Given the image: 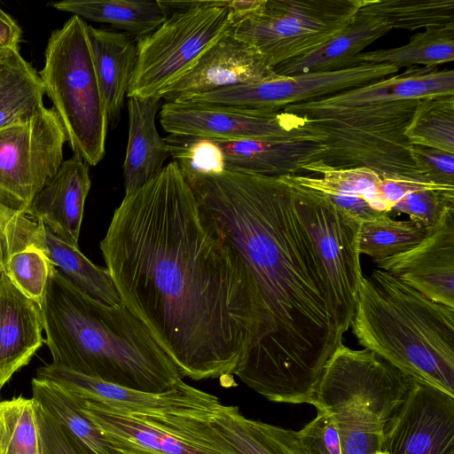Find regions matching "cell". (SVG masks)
Returning a JSON list of instances; mask_svg holds the SVG:
<instances>
[{
	"label": "cell",
	"instance_id": "1",
	"mask_svg": "<svg viewBox=\"0 0 454 454\" xmlns=\"http://www.w3.org/2000/svg\"><path fill=\"white\" fill-rule=\"evenodd\" d=\"M100 249L121 302L182 376L235 384L270 321L247 264L176 160L124 195Z\"/></svg>",
	"mask_w": 454,
	"mask_h": 454
},
{
	"label": "cell",
	"instance_id": "2",
	"mask_svg": "<svg viewBox=\"0 0 454 454\" xmlns=\"http://www.w3.org/2000/svg\"><path fill=\"white\" fill-rule=\"evenodd\" d=\"M247 264L270 321L235 375L269 401L310 404L340 344L329 286L281 177L183 172Z\"/></svg>",
	"mask_w": 454,
	"mask_h": 454
},
{
	"label": "cell",
	"instance_id": "3",
	"mask_svg": "<svg viewBox=\"0 0 454 454\" xmlns=\"http://www.w3.org/2000/svg\"><path fill=\"white\" fill-rule=\"evenodd\" d=\"M52 364L128 388L161 392L183 380L148 328L122 302L80 291L54 267L41 303Z\"/></svg>",
	"mask_w": 454,
	"mask_h": 454
},
{
	"label": "cell",
	"instance_id": "4",
	"mask_svg": "<svg viewBox=\"0 0 454 454\" xmlns=\"http://www.w3.org/2000/svg\"><path fill=\"white\" fill-rule=\"evenodd\" d=\"M350 327L409 378L454 395V308L376 269L362 277Z\"/></svg>",
	"mask_w": 454,
	"mask_h": 454
},
{
	"label": "cell",
	"instance_id": "5",
	"mask_svg": "<svg viewBox=\"0 0 454 454\" xmlns=\"http://www.w3.org/2000/svg\"><path fill=\"white\" fill-rule=\"evenodd\" d=\"M412 380L373 351L341 343L326 364L310 404L332 417L342 454H380L386 424Z\"/></svg>",
	"mask_w": 454,
	"mask_h": 454
},
{
	"label": "cell",
	"instance_id": "6",
	"mask_svg": "<svg viewBox=\"0 0 454 454\" xmlns=\"http://www.w3.org/2000/svg\"><path fill=\"white\" fill-rule=\"evenodd\" d=\"M418 99L358 106H325L315 101L285 112L305 117L325 137L321 160L335 168H366L381 178L427 182L414 164L405 129ZM429 183V182H428Z\"/></svg>",
	"mask_w": 454,
	"mask_h": 454
},
{
	"label": "cell",
	"instance_id": "7",
	"mask_svg": "<svg viewBox=\"0 0 454 454\" xmlns=\"http://www.w3.org/2000/svg\"><path fill=\"white\" fill-rule=\"evenodd\" d=\"M87 27L82 18L73 15L51 33L39 75L73 153L96 166L105 156L109 123Z\"/></svg>",
	"mask_w": 454,
	"mask_h": 454
},
{
	"label": "cell",
	"instance_id": "8",
	"mask_svg": "<svg viewBox=\"0 0 454 454\" xmlns=\"http://www.w3.org/2000/svg\"><path fill=\"white\" fill-rule=\"evenodd\" d=\"M158 3L167 19L137 41V61L127 98H160L210 45L231 30L229 1Z\"/></svg>",
	"mask_w": 454,
	"mask_h": 454
},
{
	"label": "cell",
	"instance_id": "9",
	"mask_svg": "<svg viewBox=\"0 0 454 454\" xmlns=\"http://www.w3.org/2000/svg\"><path fill=\"white\" fill-rule=\"evenodd\" d=\"M364 0H262L231 32L274 68L317 50L341 32Z\"/></svg>",
	"mask_w": 454,
	"mask_h": 454
},
{
	"label": "cell",
	"instance_id": "10",
	"mask_svg": "<svg viewBox=\"0 0 454 454\" xmlns=\"http://www.w3.org/2000/svg\"><path fill=\"white\" fill-rule=\"evenodd\" d=\"M71 398L113 454H239L211 419L126 413Z\"/></svg>",
	"mask_w": 454,
	"mask_h": 454
},
{
	"label": "cell",
	"instance_id": "11",
	"mask_svg": "<svg viewBox=\"0 0 454 454\" xmlns=\"http://www.w3.org/2000/svg\"><path fill=\"white\" fill-rule=\"evenodd\" d=\"M289 184L297 215L326 278L338 329L344 335L354 318L363 277L358 247L362 223L325 199Z\"/></svg>",
	"mask_w": 454,
	"mask_h": 454
},
{
	"label": "cell",
	"instance_id": "12",
	"mask_svg": "<svg viewBox=\"0 0 454 454\" xmlns=\"http://www.w3.org/2000/svg\"><path fill=\"white\" fill-rule=\"evenodd\" d=\"M66 142L52 107L1 127L0 206L27 214L35 195L63 162Z\"/></svg>",
	"mask_w": 454,
	"mask_h": 454
},
{
	"label": "cell",
	"instance_id": "13",
	"mask_svg": "<svg viewBox=\"0 0 454 454\" xmlns=\"http://www.w3.org/2000/svg\"><path fill=\"white\" fill-rule=\"evenodd\" d=\"M388 64H361L330 72L278 75L257 83L229 86L194 96L187 100L247 109H275L362 87L398 74ZM186 101V100H184Z\"/></svg>",
	"mask_w": 454,
	"mask_h": 454
},
{
	"label": "cell",
	"instance_id": "14",
	"mask_svg": "<svg viewBox=\"0 0 454 454\" xmlns=\"http://www.w3.org/2000/svg\"><path fill=\"white\" fill-rule=\"evenodd\" d=\"M35 378L55 384L74 399L126 413L214 419L223 404L216 395L196 388L184 380L161 392H145L83 375L52 363L39 367Z\"/></svg>",
	"mask_w": 454,
	"mask_h": 454
},
{
	"label": "cell",
	"instance_id": "15",
	"mask_svg": "<svg viewBox=\"0 0 454 454\" xmlns=\"http://www.w3.org/2000/svg\"><path fill=\"white\" fill-rule=\"evenodd\" d=\"M160 121L170 135L221 140L281 136L316 129L312 121L284 110L247 109L195 101L165 102Z\"/></svg>",
	"mask_w": 454,
	"mask_h": 454
},
{
	"label": "cell",
	"instance_id": "16",
	"mask_svg": "<svg viewBox=\"0 0 454 454\" xmlns=\"http://www.w3.org/2000/svg\"><path fill=\"white\" fill-rule=\"evenodd\" d=\"M380 454H454V395L412 380L386 424Z\"/></svg>",
	"mask_w": 454,
	"mask_h": 454
},
{
	"label": "cell",
	"instance_id": "17",
	"mask_svg": "<svg viewBox=\"0 0 454 454\" xmlns=\"http://www.w3.org/2000/svg\"><path fill=\"white\" fill-rule=\"evenodd\" d=\"M278 75L255 48L230 31L168 85L160 98L166 102L184 101L221 88L257 83Z\"/></svg>",
	"mask_w": 454,
	"mask_h": 454
},
{
	"label": "cell",
	"instance_id": "18",
	"mask_svg": "<svg viewBox=\"0 0 454 454\" xmlns=\"http://www.w3.org/2000/svg\"><path fill=\"white\" fill-rule=\"evenodd\" d=\"M376 265L428 299L454 308V209L420 243Z\"/></svg>",
	"mask_w": 454,
	"mask_h": 454
},
{
	"label": "cell",
	"instance_id": "19",
	"mask_svg": "<svg viewBox=\"0 0 454 454\" xmlns=\"http://www.w3.org/2000/svg\"><path fill=\"white\" fill-rule=\"evenodd\" d=\"M212 140L223 153L224 170L276 177L299 174L321 160L326 149L325 137L317 127L281 136Z\"/></svg>",
	"mask_w": 454,
	"mask_h": 454
},
{
	"label": "cell",
	"instance_id": "20",
	"mask_svg": "<svg viewBox=\"0 0 454 454\" xmlns=\"http://www.w3.org/2000/svg\"><path fill=\"white\" fill-rule=\"evenodd\" d=\"M302 171L314 175L294 174L280 177L325 199L361 223L389 215L379 192L381 177L374 171L366 168H335L321 160L306 165Z\"/></svg>",
	"mask_w": 454,
	"mask_h": 454
},
{
	"label": "cell",
	"instance_id": "21",
	"mask_svg": "<svg viewBox=\"0 0 454 454\" xmlns=\"http://www.w3.org/2000/svg\"><path fill=\"white\" fill-rule=\"evenodd\" d=\"M89 164L79 155L63 160L32 200L27 214L67 244L78 247L85 200L90 189Z\"/></svg>",
	"mask_w": 454,
	"mask_h": 454
},
{
	"label": "cell",
	"instance_id": "22",
	"mask_svg": "<svg viewBox=\"0 0 454 454\" xmlns=\"http://www.w3.org/2000/svg\"><path fill=\"white\" fill-rule=\"evenodd\" d=\"M41 305L0 272V388L43 345Z\"/></svg>",
	"mask_w": 454,
	"mask_h": 454
},
{
	"label": "cell",
	"instance_id": "23",
	"mask_svg": "<svg viewBox=\"0 0 454 454\" xmlns=\"http://www.w3.org/2000/svg\"><path fill=\"white\" fill-rule=\"evenodd\" d=\"M129 133L123 163L125 194L140 188L164 168L170 156L168 144L156 127L160 97L127 98Z\"/></svg>",
	"mask_w": 454,
	"mask_h": 454
},
{
	"label": "cell",
	"instance_id": "24",
	"mask_svg": "<svg viewBox=\"0 0 454 454\" xmlns=\"http://www.w3.org/2000/svg\"><path fill=\"white\" fill-rule=\"evenodd\" d=\"M92 62L106 106L108 123L121 119L124 99L137 61L135 39L126 33L87 27Z\"/></svg>",
	"mask_w": 454,
	"mask_h": 454
},
{
	"label": "cell",
	"instance_id": "25",
	"mask_svg": "<svg viewBox=\"0 0 454 454\" xmlns=\"http://www.w3.org/2000/svg\"><path fill=\"white\" fill-rule=\"evenodd\" d=\"M454 95V71L412 67L380 81L315 100L325 106H358Z\"/></svg>",
	"mask_w": 454,
	"mask_h": 454
},
{
	"label": "cell",
	"instance_id": "26",
	"mask_svg": "<svg viewBox=\"0 0 454 454\" xmlns=\"http://www.w3.org/2000/svg\"><path fill=\"white\" fill-rule=\"evenodd\" d=\"M392 30L384 19L358 12L349 24L315 51L274 67L282 76L338 71L357 66L356 56Z\"/></svg>",
	"mask_w": 454,
	"mask_h": 454
},
{
	"label": "cell",
	"instance_id": "27",
	"mask_svg": "<svg viewBox=\"0 0 454 454\" xmlns=\"http://www.w3.org/2000/svg\"><path fill=\"white\" fill-rule=\"evenodd\" d=\"M31 245L39 247L63 277L90 298L109 306L121 303L108 270L94 264L79 247L67 244L40 222Z\"/></svg>",
	"mask_w": 454,
	"mask_h": 454
},
{
	"label": "cell",
	"instance_id": "28",
	"mask_svg": "<svg viewBox=\"0 0 454 454\" xmlns=\"http://www.w3.org/2000/svg\"><path fill=\"white\" fill-rule=\"evenodd\" d=\"M212 422L239 454H309L297 431L248 419L238 406L222 404Z\"/></svg>",
	"mask_w": 454,
	"mask_h": 454
},
{
	"label": "cell",
	"instance_id": "29",
	"mask_svg": "<svg viewBox=\"0 0 454 454\" xmlns=\"http://www.w3.org/2000/svg\"><path fill=\"white\" fill-rule=\"evenodd\" d=\"M50 4L82 20L110 24L136 41L153 33L167 19L158 1L66 0Z\"/></svg>",
	"mask_w": 454,
	"mask_h": 454
},
{
	"label": "cell",
	"instance_id": "30",
	"mask_svg": "<svg viewBox=\"0 0 454 454\" xmlns=\"http://www.w3.org/2000/svg\"><path fill=\"white\" fill-rule=\"evenodd\" d=\"M43 95L39 73L20 51L0 58V128L43 109Z\"/></svg>",
	"mask_w": 454,
	"mask_h": 454
},
{
	"label": "cell",
	"instance_id": "31",
	"mask_svg": "<svg viewBox=\"0 0 454 454\" xmlns=\"http://www.w3.org/2000/svg\"><path fill=\"white\" fill-rule=\"evenodd\" d=\"M32 397L55 420L81 454H113L94 424L53 383L33 378Z\"/></svg>",
	"mask_w": 454,
	"mask_h": 454
},
{
	"label": "cell",
	"instance_id": "32",
	"mask_svg": "<svg viewBox=\"0 0 454 454\" xmlns=\"http://www.w3.org/2000/svg\"><path fill=\"white\" fill-rule=\"evenodd\" d=\"M454 59V26L429 27L412 35L402 46L363 51L356 58L357 65L388 64L402 67H434Z\"/></svg>",
	"mask_w": 454,
	"mask_h": 454
},
{
	"label": "cell",
	"instance_id": "33",
	"mask_svg": "<svg viewBox=\"0 0 454 454\" xmlns=\"http://www.w3.org/2000/svg\"><path fill=\"white\" fill-rule=\"evenodd\" d=\"M359 12L384 19L392 29L454 26V0H364Z\"/></svg>",
	"mask_w": 454,
	"mask_h": 454
},
{
	"label": "cell",
	"instance_id": "34",
	"mask_svg": "<svg viewBox=\"0 0 454 454\" xmlns=\"http://www.w3.org/2000/svg\"><path fill=\"white\" fill-rule=\"evenodd\" d=\"M429 232L430 230L411 220L400 221L382 215L361 223L359 252L377 263L412 248Z\"/></svg>",
	"mask_w": 454,
	"mask_h": 454
},
{
	"label": "cell",
	"instance_id": "35",
	"mask_svg": "<svg viewBox=\"0 0 454 454\" xmlns=\"http://www.w3.org/2000/svg\"><path fill=\"white\" fill-rule=\"evenodd\" d=\"M404 133L411 145L454 153V95L418 99Z\"/></svg>",
	"mask_w": 454,
	"mask_h": 454
},
{
	"label": "cell",
	"instance_id": "36",
	"mask_svg": "<svg viewBox=\"0 0 454 454\" xmlns=\"http://www.w3.org/2000/svg\"><path fill=\"white\" fill-rule=\"evenodd\" d=\"M0 454H42L33 397L20 395L0 402Z\"/></svg>",
	"mask_w": 454,
	"mask_h": 454
},
{
	"label": "cell",
	"instance_id": "37",
	"mask_svg": "<svg viewBox=\"0 0 454 454\" xmlns=\"http://www.w3.org/2000/svg\"><path fill=\"white\" fill-rule=\"evenodd\" d=\"M52 268L39 247L28 245L11 255L4 272L20 291L41 305Z\"/></svg>",
	"mask_w": 454,
	"mask_h": 454
},
{
	"label": "cell",
	"instance_id": "38",
	"mask_svg": "<svg viewBox=\"0 0 454 454\" xmlns=\"http://www.w3.org/2000/svg\"><path fill=\"white\" fill-rule=\"evenodd\" d=\"M164 140L182 170L202 174L224 170L223 153L214 140L175 135Z\"/></svg>",
	"mask_w": 454,
	"mask_h": 454
},
{
	"label": "cell",
	"instance_id": "39",
	"mask_svg": "<svg viewBox=\"0 0 454 454\" xmlns=\"http://www.w3.org/2000/svg\"><path fill=\"white\" fill-rule=\"evenodd\" d=\"M451 209H454V188L425 189L404 196L393 207L390 215L406 214L411 221L431 231Z\"/></svg>",
	"mask_w": 454,
	"mask_h": 454
},
{
	"label": "cell",
	"instance_id": "40",
	"mask_svg": "<svg viewBox=\"0 0 454 454\" xmlns=\"http://www.w3.org/2000/svg\"><path fill=\"white\" fill-rule=\"evenodd\" d=\"M38 221L28 214L15 213L0 206V272L5 271L12 254L32 244Z\"/></svg>",
	"mask_w": 454,
	"mask_h": 454
},
{
	"label": "cell",
	"instance_id": "41",
	"mask_svg": "<svg viewBox=\"0 0 454 454\" xmlns=\"http://www.w3.org/2000/svg\"><path fill=\"white\" fill-rule=\"evenodd\" d=\"M410 153L427 182L454 187V153L416 145H411Z\"/></svg>",
	"mask_w": 454,
	"mask_h": 454
},
{
	"label": "cell",
	"instance_id": "42",
	"mask_svg": "<svg viewBox=\"0 0 454 454\" xmlns=\"http://www.w3.org/2000/svg\"><path fill=\"white\" fill-rule=\"evenodd\" d=\"M36 413L42 454H81L65 432L37 402Z\"/></svg>",
	"mask_w": 454,
	"mask_h": 454
},
{
	"label": "cell",
	"instance_id": "43",
	"mask_svg": "<svg viewBox=\"0 0 454 454\" xmlns=\"http://www.w3.org/2000/svg\"><path fill=\"white\" fill-rule=\"evenodd\" d=\"M451 186H443L421 180L403 177L381 178L379 184V192L384 203L389 210L408 193L425 189H453Z\"/></svg>",
	"mask_w": 454,
	"mask_h": 454
},
{
	"label": "cell",
	"instance_id": "44",
	"mask_svg": "<svg viewBox=\"0 0 454 454\" xmlns=\"http://www.w3.org/2000/svg\"><path fill=\"white\" fill-rule=\"evenodd\" d=\"M22 30L19 24L0 8V58L19 50Z\"/></svg>",
	"mask_w": 454,
	"mask_h": 454
}]
</instances>
